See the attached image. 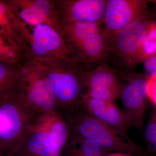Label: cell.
Returning <instances> with one entry per match:
<instances>
[{"mask_svg":"<svg viewBox=\"0 0 156 156\" xmlns=\"http://www.w3.org/2000/svg\"><path fill=\"white\" fill-rule=\"evenodd\" d=\"M34 61L44 72L58 108L67 113L79 108L87 93L81 63L59 59Z\"/></svg>","mask_w":156,"mask_h":156,"instance_id":"cell-1","label":"cell"},{"mask_svg":"<svg viewBox=\"0 0 156 156\" xmlns=\"http://www.w3.org/2000/svg\"><path fill=\"white\" fill-rule=\"evenodd\" d=\"M71 136L92 140L108 153L142 154V149L134 142H129L108 125L89 114L81 108L67 113Z\"/></svg>","mask_w":156,"mask_h":156,"instance_id":"cell-2","label":"cell"},{"mask_svg":"<svg viewBox=\"0 0 156 156\" xmlns=\"http://www.w3.org/2000/svg\"><path fill=\"white\" fill-rule=\"evenodd\" d=\"M22 30L28 58L81 62L61 31L52 26L45 23L30 25L23 22Z\"/></svg>","mask_w":156,"mask_h":156,"instance_id":"cell-3","label":"cell"},{"mask_svg":"<svg viewBox=\"0 0 156 156\" xmlns=\"http://www.w3.org/2000/svg\"><path fill=\"white\" fill-rule=\"evenodd\" d=\"M0 113L6 120L5 128L0 133V147L14 151L42 115L24 103L18 90L0 97Z\"/></svg>","mask_w":156,"mask_h":156,"instance_id":"cell-4","label":"cell"},{"mask_svg":"<svg viewBox=\"0 0 156 156\" xmlns=\"http://www.w3.org/2000/svg\"><path fill=\"white\" fill-rule=\"evenodd\" d=\"M101 23H61L62 33L77 56L86 64L100 62L105 58L109 39Z\"/></svg>","mask_w":156,"mask_h":156,"instance_id":"cell-5","label":"cell"},{"mask_svg":"<svg viewBox=\"0 0 156 156\" xmlns=\"http://www.w3.org/2000/svg\"><path fill=\"white\" fill-rule=\"evenodd\" d=\"M21 66L18 92L22 100L40 114L57 112V101L43 70L29 58Z\"/></svg>","mask_w":156,"mask_h":156,"instance_id":"cell-6","label":"cell"},{"mask_svg":"<svg viewBox=\"0 0 156 156\" xmlns=\"http://www.w3.org/2000/svg\"><path fill=\"white\" fill-rule=\"evenodd\" d=\"M149 76L145 74L134 75L121 84L119 98L122 102V113L127 128H134L142 132L148 107L146 92Z\"/></svg>","mask_w":156,"mask_h":156,"instance_id":"cell-7","label":"cell"},{"mask_svg":"<svg viewBox=\"0 0 156 156\" xmlns=\"http://www.w3.org/2000/svg\"><path fill=\"white\" fill-rule=\"evenodd\" d=\"M151 20L148 13L123 28L115 36L112 47L115 55L129 67L137 64L138 53Z\"/></svg>","mask_w":156,"mask_h":156,"instance_id":"cell-8","label":"cell"},{"mask_svg":"<svg viewBox=\"0 0 156 156\" xmlns=\"http://www.w3.org/2000/svg\"><path fill=\"white\" fill-rule=\"evenodd\" d=\"M147 3L144 0L107 1L103 22L108 39L113 41L120 31L147 13Z\"/></svg>","mask_w":156,"mask_h":156,"instance_id":"cell-9","label":"cell"},{"mask_svg":"<svg viewBox=\"0 0 156 156\" xmlns=\"http://www.w3.org/2000/svg\"><path fill=\"white\" fill-rule=\"evenodd\" d=\"M59 23L103 22L107 0H54Z\"/></svg>","mask_w":156,"mask_h":156,"instance_id":"cell-10","label":"cell"},{"mask_svg":"<svg viewBox=\"0 0 156 156\" xmlns=\"http://www.w3.org/2000/svg\"><path fill=\"white\" fill-rule=\"evenodd\" d=\"M82 73L87 95L112 102L119 98L121 83L117 75L108 66L101 65L89 70L83 65Z\"/></svg>","mask_w":156,"mask_h":156,"instance_id":"cell-11","label":"cell"},{"mask_svg":"<svg viewBox=\"0 0 156 156\" xmlns=\"http://www.w3.org/2000/svg\"><path fill=\"white\" fill-rule=\"evenodd\" d=\"M23 22L30 25L45 23L61 31L54 0H8Z\"/></svg>","mask_w":156,"mask_h":156,"instance_id":"cell-12","label":"cell"},{"mask_svg":"<svg viewBox=\"0 0 156 156\" xmlns=\"http://www.w3.org/2000/svg\"><path fill=\"white\" fill-rule=\"evenodd\" d=\"M89 114L108 125L129 142H133L127 135L128 128L122 113L112 101L98 99L86 94L80 105Z\"/></svg>","mask_w":156,"mask_h":156,"instance_id":"cell-13","label":"cell"},{"mask_svg":"<svg viewBox=\"0 0 156 156\" xmlns=\"http://www.w3.org/2000/svg\"><path fill=\"white\" fill-rule=\"evenodd\" d=\"M62 150L37 122L14 151L22 156H59Z\"/></svg>","mask_w":156,"mask_h":156,"instance_id":"cell-14","label":"cell"},{"mask_svg":"<svg viewBox=\"0 0 156 156\" xmlns=\"http://www.w3.org/2000/svg\"><path fill=\"white\" fill-rule=\"evenodd\" d=\"M22 24L8 0H0V33L17 43L27 54Z\"/></svg>","mask_w":156,"mask_h":156,"instance_id":"cell-15","label":"cell"},{"mask_svg":"<svg viewBox=\"0 0 156 156\" xmlns=\"http://www.w3.org/2000/svg\"><path fill=\"white\" fill-rule=\"evenodd\" d=\"M21 75V64L0 60V97L18 90Z\"/></svg>","mask_w":156,"mask_h":156,"instance_id":"cell-16","label":"cell"},{"mask_svg":"<svg viewBox=\"0 0 156 156\" xmlns=\"http://www.w3.org/2000/svg\"><path fill=\"white\" fill-rule=\"evenodd\" d=\"M27 58L25 51L17 43L0 33V60L21 64Z\"/></svg>","mask_w":156,"mask_h":156,"instance_id":"cell-17","label":"cell"},{"mask_svg":"<svg viewBox=\"0 0 156 156\" xmlns=\"http://www.w3.org/2000/svg\"><path fill=\"white\" fill-rule=\"evenodd\" d=\"M156 50V20L149 24L145 37L137 58V63L143 62L151 56Z\"/></svg>","mask_w":156,"mask_h":156,"instance_id":"cell-18","label":"cell"},{"mask_svg":"<svg viewBox=\"0 0 156 156\" xmlns=\"http://www.w3.org/2000/svg\"><path fill=\"white\" fill-rule=\"evenodd\" d=\"M144 137L149 150L156 152V106L151 104Z\"/></svg>","mask_w":156,"mask_h":156,"instance_id":"cell-19","label":"cell"},{"mask_svg":"<svg viewBox=\"0 0 156 156\" xmlns=\"http://www.w3.org/2000/svg\"><path fill=\"white\" fill-rule=\"evenodd\" d=\"M146 92L148 100L156 106V75L149 77L147 83Z\"/></svg>","mask_w":156,"mask_h":156,"instance_id":"cell-20","label":"cell"},{"mask_svg":"<svg viewBox=\"0 0 156 156\" xmlns=\"http://www.w3.org/2000/svg\"><path fill=\"white\" fill-rule=\"evenodd\" d=\"M144 66L146 74L149 77L156 75V56L149 57L142 62Z\"/></svg>","mask_w":156,"mask_h":156,"instance_id":"cell-21","label":"cell"},{"mask_svg":"<svg viewBox=\"0 0 156 156\" xmlns=\"http://www.w3.org/2000/svg\"><path fill=\"white\" fill-rule=\"evenodd\" d=\"M6 127V120L5 117L0 113V132L5 130Z\"/></svg>","mask_w":156,"mask_h":156,"instance_id":"cell-22","label":"cell"},{"mask_svg":"<svg viewBox=\"0 0 156 156\" xmlns=\"http://www.w3.org/2000/svg\"><path fill=\"white\" fill-rule=\"evenodd\" d=\"M107 156H132V155L126 153H111L108 154Z\"/></svg>","mask_w":156,"mask_h":156,"instance_id":"cell-23","label":"cell"},{"mask_svg":"<svg viewBox=\"0 0 156 156\" xmlns=\"http://www.w3.org/2000/svg\"><path fill=\"white\" fill-rule=\"evenodd\" d=\"M156 56V50H155V52H154V54H153L151 56ZM151 57V56H150Z\"/></svg>","mask_w":156,"mask_h":156,"instance_id":"cell-24","label":"cell"},{"mask_svg":"<svg viewBox=\"0 0 156 156\" xmlns=\"http://www.w3.org/2000/svg\"><path fill=\"white\" fill-rule=\"evenodd\" d=\"M151 2H152L153 3H154L156 5V0H154V1H151Z\"/></svg>","mask_w":156,"mask_h":156,"instance_id":"cell-25","label":"cell"}]
</instances>
